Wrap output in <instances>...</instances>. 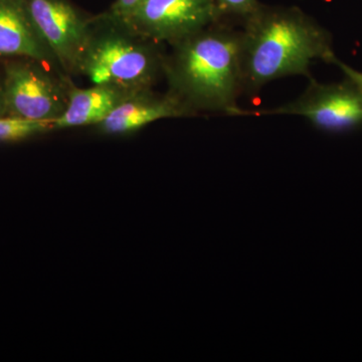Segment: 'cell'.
I'll list each match as a JSON object with an SVG mask.
<instances>
[{
    "instance_id": "obj_1",
    "label": "cell",
    "mask_w": 362,
    "mask_h": 362,
    "mask_svg": "<svg viewBox=\"0 0 362 362\" xmlns=\"http://www.w3.org/2000/svg\"><path fill=\"white\" fill-rule=\"evenodd\" d=\"M337 58L330 35L297 7L259 4L244 20L240 30L244 92L257 93L271 81L305 76L312 78L315 59Z\"/></svg>"
},
{
    "instance_id": "obj_2",
    "label": "cell",
    "mask_w": 362,
    "mask_h": 362,
    "mask_svg": "<svg viewBox=\"0 0 362 362\" xmlns=\"http://www.w3.org/2000/svg\"><path fill=\"white\" fill-rule=\"evenodd\" d=\"M173 45L165 57L169 92L197 111L240 116L244 93L240 32L220 21Z\"/></svg>"
},
{
    "instance_id": "obj_3",
    "label": "cell",
    "mask_w": 362,
    "mask_h": 362,
    "mask_svg": "<svg viewBox=\"0 0 362 362\" xmlns=\"http://www.w3.org/2000/svg\"><path fill=\"white\" fill-rule=\"evenodd\" d=\"M161 45L141 37L105 13L92 18L90 37L81 75L94 85L130 90L152 89L164 76Z\"/></svg>"
},
{
    "instance_id": "obj_4",
    "label": "cell",
    "mask_w": 362,
    "mask_h": 362,
    "mask_svg": "<svg viewBox=\"0 0 362 362\" xmlns=\"http://www.w3.org/2000/svg\"><path fill=\"white\" fill-rule=\"evenodd\" d=\"M40 37L66 75H81L89 45L92 18L69 0H25Z\"/></svg>"
},
{
    "instance_id": "obj_5",
    "label": "cell",
    "mask_w": 362,
    "mask_h": 362,
    "mask_svg": "<svg viewBox=\"0 0 362 362\" xmlns=\"http://www.w3.org/2000/svg\"><path fill=\"white\" fill-rule=\"evenodd\" d=\"M242 115H294L326 132H345L362 125V93L347 80L343 84H310L294 101L269 110H240Z\"/></svg>"
},
{
    "instance_id": "obj_6",
    "label": "cell",
    "mask_w": 362,
    "mask_h": 362,
    "mask_svg": "<svg viewBox=\"0 0 362 362\" xmlns=\"http://www.w3.org/2000/svg\"><path fill=\"white\" fill-rule=\"evenodd\" d=\"M39 62H13L2 85L6 112L13 116L54 122L66 110L69 87L40 68Z\"/></svg>"
},
{
    "instance_id": "obj_7",
    "label": "cell",
    "mask_w": 362,
    "mask_h": 362,
    "mask_svg": "<svg viewBox=\"0 0 362 362\" xmlns=\"http://www.w3.org/2000/svg\"><path fill=\"white\" fill-rule=\"evenodd\" d=\"M221 20L214 0H144L124 23L145 39L171 45Z\"/></svg>"
},
{
    "instance_id": "obj_8",
    "label": "cell",
    "mask_w": 362,
    "mask_h": 362,
    "mask_svg": "<svg viewBox=\"0 0 362 362\" xmlns=\"http://www.w3.org/2000/svg\"><path fill=\"white\" fill-rule=\"evenodd\" d=\"M192 114L194 112L170 92L158 95L152 89L143 90L126 99L97 126L104 134H126L161 119Z\"/></svg>"
},
{
    "instance_id": "obj_9",
    "label": "cell",
    "mask_w": 362,
    "mask_h": 362,
    "mask_svg": "<svg viewBox=\"0 0 362 362\" xmlns=\"http://www.w3.org/2000/svg\"><path fill=\"white\" fill-rule=\"evenodd\" d=\"M0 56L58 65L33 25L25 0H0Z\"/></svg>"
},
{
    "instance_id": "obj_10",
    "label": "cell",
    "mask_w": 362,
    "mask_h": 362,
    "mask_svg": "<svg viewBox=\"0 0 362 362\" xmlns=\"http://www.w3.org/2000/svg\"><path fill=\"white\" fill-rule=\"evenodd\" d=\"M136 92L112 85H94L88 89L69 87L66 110L54 121V130L98 125Z\"/></svg>"
},
{
    "instance_id": "obj_11",
    "label": "cell",
    "mask_w": 362,
    "mask_h": 362,
    "mask_svg": "<svg viewBox=\"0 0 362 362\" xmlns=\"http://www.w3.org/2000/svg\"><path fill=\"white\" fill-rule=\"evenodd\" d=\"M54 130V122L33 120L23 117L0 118V142L21 141L32 136Z\"/></svg>"
},
{
    "instance_id": "obj_12",
    "label": "cell",
    "mask_w": 362,
    "mask_h": 362,
    "mask_svg": "<svg viewBox=\"0 0 362 362\" xmlns=\"http://www.w3.org/2000/svg\"><path fill=\"white\" fill-rule=\"evenodd\" d=\"M214 1L221 18L235 16V18H243V21L254 13L259 6L258 0H214Z\"/></svg>"
},
{
    "instance_id": "obj_13",
    "label": "cell",
    "mask_w": 362,
    "mask_h": 362,
    "mask_svg": "<svg viewBox=\"0 0 362 362\" xmlns=\"http://www.w3.org/2000/svg\"><path fill=\"white\" fill-rule=\"evenodd\" d=\"M143 1L144 0H115L107 13L117 21L126 23Z\"/></svg>"
},
{
    "instance_id": "obj_14",
    "label": "cell",
    "mask_w": 362,
    "mask_h": 362,
    "mask_svg": "<svg viewBox=\"0 0 362 362\" xmlns=\"http://www.w3.org/2000/svg\"><path fill=\"white\" fill-rule=\"evenodd\" d=\"M333 64H335L337 66H339V69H341L343 73H344L345 77H346L347 80L350 81L357 89L361 90L362 93V73L361 71H358L352 69L351 66L345 65L342 62L338 61L337 58L333 59Z\"/></svg>"
},
{
    "instance_id": "obj_15",
    "label": "cell",
    "mask_w": 362,
    "mask_h": 362,
    "mask_svg": "<svg viewBox=\"0 0 362 362\" xmlns=\"http://www.w3.org/2000/svg\"><path fill=\"white\" fill-rule=\"evenodd\" d=\"M4 113H6V103H4V90H2V86H0V118Z\"/></svg>"
}]
</instances>
